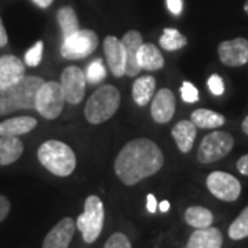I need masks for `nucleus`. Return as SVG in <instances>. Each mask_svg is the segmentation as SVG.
<instances>
[{
	"mask_svg": "<svg viewBox=\"0 0 248 248\" xmlns=\"http://www.w3.org/2000/svg\"><path fill=\"white\" fill-rule=\"evenodd\" d=\"M164 156L159 146L148 138L127 142L115 160V172L124 185L134 186L159 172Z\"/></svg>",
	"mask_w": 248,
	"mask_h": 248,
	"instance_id": "nucleus-1",
	"label": "nucleus"
},
{
	"mask_svg": "<svg viewBox=\"0 0 248 248\" xmlns=\"http://www.w3.org/2000/svg\"><path fill=\"white\" fill-rule=\"evenodd\" d=\"M45 80L39 76H24L17 83L0 90V116L17 110L35 109L36 94Z\"/></svg>",
	"mask_w": 248,
	"mask_h": 248,
	"instance_id": "nucleus-2",
	"label": "nucleus"
},
{
	"mask_svg": "<svg viewBox=\"0 0 248 248\" xmlns=\"http://www.w3.org/2000/svg\"><path fill=\"white\" fill-rule=\"evenodd\" d=\"M37 159L46 170L57 177H69L76 169V155L61 141L43 142L37 149Z\"/></svg>",
	"mask_w": 248,
	"mask_h": 248,
	"instance_id": "nucleus-3",
	"label": "nucleus"
},
{
	"mask_svg": "<svg viewBox=\"0 0 248 248\" xmlns=\"http://www.w3.org/2000/svg\"><path fill=\"white\" fill-rule=\"evenodd\" d=\"M120 91L112 84H105L89 98L84 116L90 124H101L109 120L120 107Z\"/></svg>",
	"mask_w": 248,
	"mask_h": 248,
	"instance_id": "nucleus-4",
	"label": "nucleus"
},
{
	"mask_svg": "<svg viewBox=\"0 0 248 248\" xmlns=\"http://www.w3.org/2000/svg\"><path fill=\"white\" fill-rule=\"evenodd\" d=\"M105 221L102 200L95 195L89 196L84 202V211L76 219V228L81 233L84 243L93 244L99 237Z\"/></svg>",
	"mask_w": 248,
	"mask_h": 248,
	"instance_id": "nucleus-5",
	"label": "nucleus"
},
{
	"mask_svg": "<svg viewBox=\"0 0 248 248\" xmlns=\"http://www.w3.org/2000/svg\"><path fill=\"white\" fill-rule=\"evenodd\" d=\"M65 102L61 84L57 81H45L36 94L35 110L47 120H54L61 115Z\"/></svg>",
	"mask_w": 248,
	"mask_h": 248,
	"instance_id": "nucleus-6",
	"label": "nucleus"
},
{
	"mask_svg": "<svg viewBox=\"0 0 248 248\" xmlns=\"http://www.w3.org/2000/svg\"><path fill=\"white\" fill-rule=\"evenodd\" d=\"M234 146V140L229 133L213 131L207 134L199 146L197 160L203 164H211L228 156Z\"/></svg>",
	"mask_w": 248,
	"mask_h": 248,
	"instance_id": "nucleus-7",
	"label": "nucleus"
},
{
	"mask_svg": "<svg viewBox=\"0 0 248 248\" xmlns=\"http://www.w3.org/2000/svg\"><path fill=\"white\" fill-rule=\"evenodd\" d=\"M99 39L91 29H79L76 33L63 39L61 55L65 60H83L97 50Z\"/></svg>",
	"mask_w": 248,
	"mask_h": 248,
	"instance_id": "nucleus-8",
	"label": "nucleus"
},
{
	"mask_svg": "<svg viewBox=\"0 0 248 248\" xmlns=\"http://www.w3.org/2000/svg\"><path fill=\"white\" fill-rule=\"evenodd\" d=\"M207 189L222 202H236L241 193V184L236 177L223 171H214L207 177Z\"/></svg>",
	"mask_w": 248,
	"mask_h": 248,
	"instance_id": "nucleus-9",
	"label": "nucleus"
},
{
	"mask_svg": "<svg viewBox=\"0 0 248 248\" xmlns=\"http://www.w3.org/2000/svg\"><path fill=\"white\" fill-rule=\"evenodd\" d=\"M86 73L79 66H68L61 75V87L65 101L71 105H79L86 94Z\"/></svg>",
	"mask_w": 248,
	"mask_h": 248,
	"instance_id": "nucleus-10",
	"label": "nucleus"
},
{
	"mask_svg": "<svg viewBox=\"0 0 248 248\" xmlns=\"http://www.w3.org/2000/svg\"><path fill=\"white\" fill-rule=\"evenodd\" d=\"M218 57L223 65L239 68L248 62V40L246 37H236L225 40L218 46Z\"/></svg>",
	"mask_w": 248,
	"mask_h": 248,
	"instance_id": "nucleus-11",
	"label": "nucleus"
},
{
	"mask_svg": "<svg viewBox=\"0 0 248 248\" xmlns=\"http://www.w3.org/2000/svg\"><path fill=\"white\" fill-rule=\"evenodd\" d=\"M151 113L153 120L159 124L171 122L175 113V95L170 89H161L152 98Z\"/></svg>",
	"mask_w": 248,
	"mask_h": 248,
	"instance_id": "nucleus-12",
	"label": "nucleus"
},
{
	"mask_svg": "<svg viewBox=\"0 0 248 248\" xmlns=\"http://www.w3.org/2000/svg\"><path fill=\"white\" fill-rule=\"evenodd\" d=\"M104 53L112 75L115 78H123L125 75V51L122 40L116 36H107L104 40Z\"/></svg>",
	"mask_w": 248,
	"mask_h": 248,
	"instance_id": "nucleus-13",
	"label": "nucleus"
},
{
	"mask_svg": "<svg viewBox=\"0 0 248 248\" xmlns=\"http://www.w3.org/2000/svg\"><path fill=\"white\" fill-rule=\"evenodd\" d=\"M76 231V222L66 217L58 222L43 240L42 248H68Z\"/></svg>",
	"mask_w": 248,
	"mask_h": 248,
	"instance_id": "nucleus-14",
	"label": "nucleus"
},
{
	"mask_svg": "<svg viewBox=\"0 0 248 248\" xmlns=\"http://www.w3.org/2000/svg\"><path fill=\"white\" fill-rule=\"evenodd\" d=\"M124 51H125V75L135 78L142 71L138 65V50L143 43L142 35L138 31H128L122 37Z\"/></svg>",
	"mask_w": 248,
	"mask_h": 248,
	"instance_id": "nucleus-15",
	"label": "nucleus"
},
{
	"mask_svg": "<svg viewBox=\"0 0 248 248\" xmlns=\"http://www.w3.org/2000/svg\"><path fill=\"white\" fill-rule=\"evenodd\" d=\"M25 76V62L16 55L0 57V90L17 83Z\"/></svg>",
	"mask_w": 248,
	"mask_h": 248,
	"instance_id": "nucleus-16",
	"label": "nucleus"
},
{
	"mask_svg": "<svg viewBox=\"0 0 248 248\" xmlns=\"http://www.w3.org/2000/svg\"><path fill=\"white\" fill-rule=\"evenodd\" d=\"M223 236L219 229L208 226L204 229H196L186 243L185 248H222Z\"/></svg>",
	"mask_w": 248,
	"mask_h": 248,
	"instance_id": "nucleus-17",
	"label": "nucleus"
},
{
	"mask_svg": "<svg viewBox=\"0 0 248 248\" xmlns=\"http://www.w3.org/2000/svg\"><path fill=\"white\" fill-rule=\"evenodd\" d=\"M171 135L177 142L178 149L182 153H189L195 143L197 127L192 123V120H182L172 127Z\"/></svg>",
	"mask_w": 248,
	"mask_h": 248,
	"instance_id": "nucleus-18",
	"label": "nucleus"
},
{
	"mask_svg": "<svg viewBox=\"0 0 248 248\" xmlns=\"http://www.w3.org/2000/svg\"><path fill=\"white\" fill-rule=\"evenodd\" d=\"M37 125V120L32 116L11 117L0 123V137H18L31 133Z\"/></svg>",
	"mask_w": 248,
	"mask_h": 248,
	"instance_id": "nucleus-19",
	"label": "nucleus"
},
{
	"mask_svg": "<svg viewBox=\"0 0 248 248\" xmlns=\"http://www.w3.org/2000/svg\"><path fill=\"white\" fill-rule=\"evenodd\" d=\"M138 65L142 71H159L164 66V57L153 43H142L138 50Z\"/></svg>",
	"mask_w": 248,
	"mask_h": 248,
	"instance_id": "nucleus-20",
	"label": "nucleus"
},
{
	"mask_svg": "<svg viewBox=\"0 0 248 248\" xmlns=\"http://www.w3.org/2000/svg\"><path fill=\"white\" fill-rule=\"evenodd\" d=\"M24 153V142L18 137H0V166L16 163Z\"/></svg>",
	"mask_w": 248,
	"mask_h": 248,
	"instance_id": "nucleus-21",
	"label": "nucleus"
},
{
	"mask_svg": "<svg viewBox=\"0 0 248 248\" xmlns=\"http://www.w3.org/2000/svg\"><path fill=\"white\" fill-rule=\"evenodd\" d=\"M156 91V79L153 76H141L134 81V102L140 107H145L152 101Z\"/></svg>",
	"mask_w": 248,
	"mask_h": 248,
	"instance_id": "nucleus-22",
	"label": "nucleus"
},
{
	"mask_svg": "<svg viewBox=\"0 0 248 248\" xmlns=\"http://www.w3.org/2000/svg\"><path fill=\"white\" fill-rule=\"evenodd\" d=\"M190 120L197 128H203V130L219 128L226 122L225 116L210 109H196L190 115Z\"/></svg>",
	"mask_w": 248,
	"mask_h": 248,
	"instance_id": "nucleus-23",
	"label": "nucleus"
},
{
	"mask_svg": "<svg viewBox=\"0 0 248 248\" xmlns=\"http://www.w3.org/2000/svg\"><path fill=\"white\" fill-rule=\"evenodd\" d=\"M185 221L195 229H204L211 226L214 222L213 213L202 205H192L185 211Z\"/></svg>",
	"mask_w": 248,
	"mask_h": 248,
	"instance_id": "nucleus-24",
	"label": "nucleus"
},
{
	"mask_svg": "<svg viewBox=\"0 0 248 248\" xmlns=\"http://www.w3.org/2000/svg\"><path fill=\"white\" fill-rule=\"evenodd\" d=\"M57 19H58L60 27H61L63 39H66V37H69L73 33H76L80 29L79 18L76 16L75 10L69 7V6H65V7L58 10Z\"/></svg>",
	"mask_w": 248,
	"mask_h": 248,
	"instance_id": "nucleus-25",
	"label": "nucleus"
},
{
	"mask_svg": "<svg viewBox=\"0 0 248 248\" xmlns=\"http://www.w3.org/2000/svg\"><path fill=\"white\" fill-rule=\"evenodd\" d=\"M159 43L160 47L164 48L166 51H175V50H181L182 47L187 45V39L177 29L166 28L163 31V35L160 37Z\"/></svg>",
	"mask_w": 248,
	"mask_h": 248,
	"instance_id": "nucleus-26",
	"label": "nucleus"
},
{
	"mask_svg": "<svg viewBox=\"0 0 248 248\" xmlns=\"http://www.w3.org/2000/svg\"><path fill=\"white\" fill-rule=\"evenodd\" d=\"M228 234L232 240H243L248 237V207H246L239 217L232 222Z\"/></svg>",
	"mask_w": 248,
	"mask_h": 248,
	"instance_id": "nucleus-27",
	"label": "nucleus"
},
{
	"mask_svg": "<svg viewBox=\"0 0 248 248\" xmlns=\"http://www.w3.org/2000/svg\"><path fill=\"white\" fill-rule=\"evenodd\" d=\"M107 78V69L104 66V62L101 58H97L90 63L86 71V80L90 84H98L99 81Z\"/></svg>",
	"mask_w": 248,
	"mask_h": 248,
	"instance_id": "nucleus-28",
	"label": "nucleus"
},
{
	"mask_svg": "<svg viewBox=\"0 0 248 248\" xmlns=\"http://www.w3.org/2000/svg\"><path fill=\"white\" fill-rule=\"evenodd\" d=\"M43 47H45V45L42 40L36 42L35 45L25 53V65L31 66V68L39 66L42 62V57H43Z\"/></svg>",
	"mask_w": 248,
	"mask_h": 248,
	"instance_id": "nucleus-29",
	"label": "nucleus"
},
{
	"mask_svg": "<svg viewBox=\"0 0 248 248\" xmlns=\"http://www.w3.org/2000/svg\"><path fill=\"white\" fill-rule=\"evenodd\" d=\"M104 248H133V246H131L130 240H128V237L124 233L117 232V233H113L108 239Z\"/></svg>",
	"mask_w": 248,
	"mask_h": 248,
	"instance_id": "nucleus-30",
	"label": "nucleus"
},
{
	"mask_svg": "<svg viewBox=\"0 0 248 248\" xmlns=\"http://www.w3.org/2000/svg\"><path fill=\"white\" fill-rule=\"evenodd\" d=\"M181 97L186 104H195L199 101V90L189 81H184L181 86Z\"/></svg>",
	"mask_w": 248,
	"mask_h": 248,
	"instance_id": "nucleus-31",
	"label": "nucleus"
},
{
	"mask_svg": "<svg viewBox=\"0 0 248 248\" xmlns=\"http://www.w3.org/2000/svg\"><path fill=\"white\" fill-rule=\"evenodd\" d=\"M207 84H208V89L214 95H222L225 91V84H223V80L219 75H211Z\"/></svg>",
	"mask_w": 248,
	"mask_h": 248,
	"instance_id": "nucleus-32",
	"label": "nucleus"
},
{
	"mask_svg": "<svg viewBox=\"0 0 248 248\" xmlns=\"http://www.w3.org/2000/svg\"><path fill=\"white\" fill-rule=\"evenodd\" d=\"M166 4L170 13L174 16H179L184 9V0H166Z\"/></svg>",
	"mask_w": 248,
	"mask_h": 248,
	"instance_id": "nucleus-33",
	"label": "nucleus"
},
{
	"mask_svg": "<svg viewBox=\"0 0 248 248\" xmlns=\"http://www.w3.org/2000/svg\"><path fill=\"white\" fill-rule=\"evenodd\" d=\"M10 208H11V204L10 200L6 196L0 195V222H3L10 213Z\"/></svg>",
	"mask_w": 248,
	"mask_h": 248,
	"instance_id": "nucleus-34",
	"label": "nucleus"
},
{
	"mask_svg": "<svg viewBox=\"0 0 248 248\" xmlns=\"http://www.w3.org/2000/svg\"><path fill=\"white\" fill-rule=\"evenodd\" d=\"M237 170L240 174L248 177V155H244L237 160Z\"/></svg>",
	"mask_w": 248,
	"mask_h": 248,
	"instance_id": "nucleus-35",
	"label": "nucleus"
},
{
	"mask_svg": "<svg viewBox=\"0 0 248 248\" xmlns=\"http://www.w3.org/2000/svg\"><path fill=\"white\" fill-rule=\"evenodd\" d=\"M157 205H159V203H157V200H156L155 195L149 193V195L146 196V208H148V211H149V213L151 214L156 213V211H157Z\"/></svg>",
	"mask_w": 248,
	"mask_h": 248,
	"instance_id": "nucleus-36",
	"label": "nucleus"
},
{
	"mask_svg": "<svg viewBox=\"0 0 248 248\" xmlns=\"http://www.w3.org/2000/svg\"><path fill=\"white\" fill-rule=\"evenodd\" d=\"M9 43V36H7V32H6V28H4V24H3V19L0 17V48L1 47H6Z\"/></svg>",
	"mask_w": 248,
	"mask_h": 248,
	"instance_id": "nucleus-37",
	"label": "nucleus"
},
{
	"mask_svg": "<svg viewBox=\"0 0 248 248\" xmlns=\"http://www.w3.org/2000/svg\"><path fill=\"white\" fill-rule=\"evenodd\" d=\"M32 1L40 9H47V7H50L53 4L54 0H32Z\"/></svg>",
	"mask_w": 248,
	"mask_h": 248,
	"instance_id": "nucleus-38",
	"label": "nucleus"
},
{
	"mask_svg": "<svg viewBox=\"0 0 248 248\" xmlns=\"http://www.w3.org/2000/svg\"><path fill=\"white\" fill-rule=\"evenodd\" d=\"M170 207H171V204H170L169 200H163V202H160V204L157 205V208H160L161 213H167L170 210Z\"/></svg>",
	"mask_w": 248,
	"mask_h": 248,
	"instance_id": "nucleus-39",
	"label": "nucleus"
},
{
	"mask_svg": "<svg viewBox=\"0 0 248 248\" xmlns=\"http://www.w3.org/2000/svg\"><path fill=\"white\" fill-rule=\"evenodd\" d=\"M241 130H243V133L248 135V116L243 120V123H241Z\"/></svg>",
	"mask_w": 248,
	"mask_h": 248,
	"instance_id": "nucleus-40",
	"label": "nucleus"
},
{
	"mask_svg": "<svg viewBox=\"0 0 248 248\" xmlns=\"http://www.w3.org/2000/svg\"><path fill=\"white\" fill-rule=\"evenodd\" d=\"M244 11H246V14L248 16V0L244 3Z\"/></svg>",
	"mask_w": 248,
	"mask_h": 248,
	"instance_id": "nucleus-41",
	"label": "nucleus"
}]
</instances>
